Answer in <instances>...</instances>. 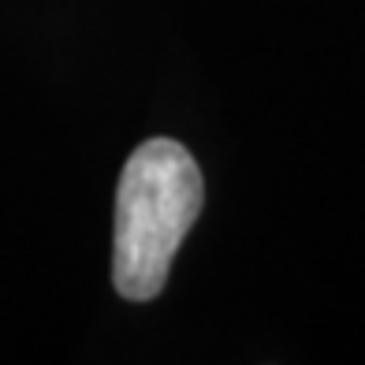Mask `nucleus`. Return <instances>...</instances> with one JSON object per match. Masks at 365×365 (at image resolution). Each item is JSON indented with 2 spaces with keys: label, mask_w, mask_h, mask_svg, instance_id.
Here are the masks:
<instances>
[{
  "label": "nucleus",
  "mask_w": 365,
  "mask_h": 365,
  "mask_svg": "<svg viewBox=\"0 0 365 365\" xmlns=\"http://www.w3.org/2000/svg\"><path fill=\"white\" fill-rule=\"evenodd\" d=\"M205 202L197 160L172 138L142 142L115 190L112 284L130 302H149L168 284L175 250Z\"/></svg>",
  "instance_id": "1"
}]
</instances>
